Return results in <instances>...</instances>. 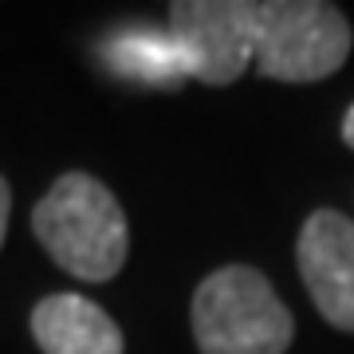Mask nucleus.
I'll list each match as a JSON object with an SVG mask.
<instances>
[{"label": "nucleus", "instance_id": "obj_8", "mask_svg": "<svg viewBox=\"0 0 354 354\" xmlns=\"http://www.w3.org/2000/svg\"><path fill=\"white\" fill-rule=\"evenodd\" d=\"M8 216H12V189H8V181L0 177V244L8 236Z\"/></svg>", "mask_w": 354, "mask_h": 354}, {"label": "nucleus", "instance_id": "obj_7", "mask_svg": "<svg viewBox=\"0 0 354 354\" xmlns=\"http://www.w3.org/2000/svg\"><path fill=\"white\" fill-rule=\"evenodd\" d=\"M102 59L114 75L130 79V83H146V87H181L185 79H193L189 55L169 36V28H118L102 44Z\"/></svg>", "mask_w": 354, "mask_h": 354}, {"label": "nucleus", "instance_id": "obj_6", "mask_svg": "<svg viewBox=\"0 0 354 354\" xmlns=\"http://www.w3.org/2000/svg\"><path fill=\"white\" fill-rule=\"evenodd\" d=\"M32 335L44 354H122L118 323L75 291L39 299L32 307Z\"/></svg>", "mask_w": 354, "mask_h": 354}, {"label": "nucleus", "instance_id": "obj_1", "mask_svg": "<svg viewBox=\"0 0 354 354\" xmlns=\"http://www.w3.org/2000/svg\"><path fill=\"white\" fill-rule=\"evenodd\" d=\"M241 48L264 79L319 83L351 55V24L323 0H236Z\"/></svg>", "mask_w": 354, "mask_h": 354}, {"label": "nucleus", "instance_id": "obj_4", "mask_svg": "<svg viewBox=\"0 0 354 354\" xmlns=\"http://www.w3.org/2000/svg\"><path fill=\"white\" fill-rule=\"evenodd\" d=\"M295 260L319 315L354 335V221L335 209H315L299 228Z\"/></svg>", "mask_w": 354, "mask_h": 354}, {"label": "nucleus", "instance_id": "obj_3", "mask_svg": "<svg viewBox=\"0 0 354 354\" xmlns=\"http://www.w3.org/2000/svg\"><path fill=\"white\" fill-rule=\"evenodd\" d=\"M193 339L201 354H288L295 319L264 272L228 264L193 291Z\"/></svg>", "mask_w": 354, "mask_h": 354}, {"label": "nucleus", "instance_id": "obj_9", "mask_svg": "<svg viewBox=\"0 0 354 354\" xmlns=\"http://www.w3.org/2000/svg\"><path fill=\"white\" fill-rule=\"evenodd\" d=\"M342 142L354 150V106L346 111V118H342Z\"/></svg>", "mask_w": 354, "mask_h": 354}, {"label": "nucleus", "instance_id": "obj_2", "mask_svg": "<svg viewBox=\"0 0 354 354\" xmlns=\"http://www.w3.org/2000/svg\"><path fill=\"white\" fill-rule=\"evenodd\" d=\"M32 232L55 264L87 283H106L130 252L127 213L99 177L64 174L32 209Z\"/></svg>", "mask_w": 354, "mask_h": 354}, {"label": "nucleus", "instance_id": "obj_5", "mask_svg": "<svg viewBox=\"0 0 354 354\" xmlns=\"http://www.w3.org/2000/svg\"><path fill=\"white\" fill-rule=\"evenodd\" d=\"M169 36L189 55L193 79L228 87L244 75L248 55L241 48L236 0H181L169 4Z\"/></svg>", "mask_w": 354, "mask_h": 354}]
</instances>
